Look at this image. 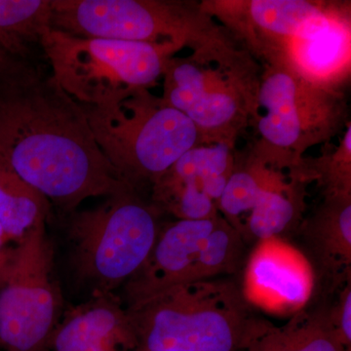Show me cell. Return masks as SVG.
<instances>
[{"mask_svg": "<svg viewBox=\"0 0 351 351\" xmlns=\"http://www.w3.org/2000/svg\"><path fill=\"white\" fill-rule=\"evenodd\" d=\"M258 140L250 154L272 169L299 174L304 154L345 131L343 91L307 82L280 64H265L258 90Z\"/></svg>", "mask_w": 351, "mask_h": 351, "instance_id": "277c9868", "label": "cell"}, {"mask_svg": "<svg viewBox=\"0 0 351 351\" xmlns=\"http://www.w3.org/2000/svg\"><path fill=\"white\" fill-rule=\"evenodd\" d=\"M0 157L64 212L137 189L108 162L84 108L34 69L0 82Z\"/></svg>", "mask_w": 351, "mask_h": 351, "instance_id": "6da1fadb", "label": "cell"}, {"mask_svg": "<svg viewBox=\"0 0 351 351\" xmlns=\"http://www.w3.org/2000/svg\"><path fill=\"white\" fill-rule=\"evenodd\" d=\"M154 204L137 189L108 196L105 202L73 214L68 225L71 265L94 294H108L142 267L160 232Z\"/></svg>", "mask_w": 351, "mask_h": 351, "instance_id": "52a82bcc", "label": "cell"}, {"mask_svg": "<svg viewBox=\"0 0 351 351\" xmlns=\"http://www.w3.org/2000/svg\"><path fill=\"white\" fill-rule=\"evenodd\" d=\"M6 240L5 233H4L3 228H2L1 223H0V251H1L4 242H5Z\"/></svg>", "mask_w": 351, "mask_h": 351, "instance_id": "484cf974", "label": "cell"}, {"mask_svg": "<svg viewBox=\"0 0 351 351\" xmlns=\"http://www.w3.org/2000/svg\"><path fill=\"white\" fill-rule=\"evenodd\" d=\"M245 250L240 233L219 215L196 263L195 282L237 271Z\"/></svg>", "mask_w": 351, "mask_h": 351, "instance_id": "7402d4cb", "label": "cell"}, {"mask_svg": "<svg viewBox=\"0 0 351 351\" xmlns=\"http://www.w3.org/2000/svg\"><path fill=\"white\" fill-rule=\"evenodd\" d=\"M287 182L284 173L260 162L249 152L242 160L235 157L234 169L218 202L219 213L240 233L263 193Z\"/></svg>", "mask_w": 351, "mask_h": 351, "instance_id": "ac0fdd59", "label": "cell"}, {"mask_svg": "<svg viewBox=\"0 0 351 351\" xmlns=\"http://www.w3.org/2000/svg\"><path fill=\"white\" fill-rule=\"evenodd\" d=\"M125 309L134 351H244L255 320L243 292L215 278L166 289Z\"/></svg>", "mask_w": 351, "mask_h": 351, "instance_id": "3957f363", "label": "cell"}, {"mask_svg": "<svg viewBox=\"0 0 351 351\" xmlns=\"http://www.w3.org/2000/svg\"><path fill=\"white\" fill-rule=\"evenodd\" d=\"M338 1L204 0V10L263 64L276 62L284 44L317 24ZM255 59V60H256Z\"/></svg>", "mask_w": 351, "mask_h": 351, "instance_id": "30bf717a", "label": "cell"}, {"mask_svg": "<svg viewBox=\"0 0 351 351\" xmlns=\"http://www.w3.org/2000/svg\"><path fill=\"white\" fill-rule=\"evenodd\" d=\"M49 212V199L0 157V223L6 239H21L36 223L46 221Z\"/></svg>", "mask_w": 351, "mask_h": 351, "instance_id": "ffe728a7", "label": "cell"}, {"mask_svg": "<svg viewBox=\"0 0 351 351\" xmlns=\"http://www.w3.org/2000/svg\"><path fill=\"white\" fill-rule=\"evenodd\" d=\"M99 343L135 350L126 309L112 293L94 294L91 301L66 313L53 334L50 351H83Z\"/></svg>", "mask_w": 351, "mask_h": 351, "instance_id": "9a60e30c", "label": "cell"}, {"mask_svg": "<svg viewBox=\"0 0 351 351\" xmlns=\"http://www.w3.org/2000/svg\"><path fill=\"white\" fill-rule=\"evenodd\" d=\"M162 77L161 99L195 124L201 145L234 147L239 134L257 117L256 60L223 64L193 55L172 57Z\"/></svg>", "mask_w": 351, "mask_h": 351, "instance_id": "ba28073f", "label": "cell"}, {"mask_svg": "<svg viewBox=\"0 0 351 351\" xmlns=\"http://www.w3.org/2000/svg\"><path fill=\"white\" fill-rule=\"evenodd\" d=\"M244 351H351L339 343L327 309L300 311L282 326L254 320Z\"/></svg>", "mask_w": 351, "mask_h": 351, "instance_id": "e0dca14e", "label": "cell"}, {"mask_svg": "<svg viewBox=\"0 0 351 351\" xmlns=\"http://www.w3.org/2000/svg\"><path fill=\"white\" fill-rule=\"evenodd\" d=\"M300 175L304 182L317 180L323 195H351V123L338 147L311 160L304 159Z\"/></svg>", "mask_w": 351, "mask_h": 351, "instance_id": "603a6c76", "label": "cell"}, {"mask_svg": "<svg viewBox=\"0 0 351 351\" xmlns=\"http://www.w3.org/2000/svg\"><path fill=\"white\" fill-rule=\"evenodd\" d=\"M52 77L82 106L101 107L149 89L182 48L114 39L82 38L47 27L40 38Z\"/></svg>", "mask_w": 351, "mask_h": 351, "instance_id": "8992f818", "label": "cell"}, {"mask_svg": "<svg viewBox=\"0 0 351 351\" xmlns=\"http://www.w3.org/2000/svg\"><path fill=\"white\" fill-rule=\"evenodd\" d=\"M302 234L321 271L337 285L350 277L351 195H324L302 225Z\"/></svg>", "mask_w": 351, "mask_h": 351, "instance_id": "2e32d148", "label": "cell"}, {"mask_svg": "<svg viewBox=\"0 0 351 351\" xmlns=\"http://www.w3.org/2000/svg\"><path fill=\"white\" fill-rule=\"evenodd\" d=\"M313 287V270L300 252L277 237L258 242L245 274L247 302L287 313L304 306Z\"/></svg>", "mask_w": 351, "mask_h": 351, "instance_id": "5bb4252c", "label": "cell"}, {"mask_svg": "<svg viewBox=\"0 0 351 351\" xmlns=\"http://www.w3.org/2000/svg\"><path fill=\"white\" fill-rule=\"evenodd\" d=\"M234 147L197 145L186 152L154 184L152 204L178 219L218 216V202L234 169Z\"/></svg>", "mask_w": 351, "mask_h": 351, "instance_id": "8fae6325", "label": "cell"}, {"mask_svg": "<svg viewBox=\"0 0 351 351\" xmlns=\"http://www.w3.org/2000/svg\"><path fill=\"white\" fill-rule=\"evenodd\" d=\"M298 178L277 188L267 189L261 196L242 226L244 241L276 239L301 217L304 209V184Z\"/></svg>", "mask_w": 351, "mask_h": 351, "instance_id": "d6986e66", "label": "cell"}, {"mask_svg": "<svg viewBox=\"0 0 351 351\" xmlns=\"http://www.w3.org/2000/svg\"><path fill=\"white\" fill-rule=\"evenodd\" d=\"M51 0H0V48L25 62L51 27Z\"/></svg>", "mask_w": 351, "mask_h": 351, "instance_id": "44dd1931", "label": "cell"}, {"mask_svg": "<svg viewBox=\"0 0 351 351\" xmlns=\"http://www.w3.org/2000/svg\"><path fill=\"white\" fill-rule=\"evenodd\" d=\"M46 221L29 228L13 248L0 251V348L50 351L62 299Z\"/></svg>", "mask_w": 351, "mask_h": 351, "instance_id": "9c48e42d", "label": "cell"}, {"mask_svg": "<svg viewBox=\"0 0 351 351\" xmlns=\"http://www.w3.org/2000/svg\"><path fill=\"white\" fill-rule=\"evenodd\" d=\"M350 2L339 1L320 22L284 44L274 64L318 86L341 91L350 78Z\"/></svg>", "mask_w": 351, "mask_h": 351, "instance_id": "7c38bea8", "label": "cell"}, {"mask_svg": "<svg viewBox=\"0 0 351 351\" xmlns=\"http://www.w3.org/2000/svg\"><path fill=\"white\" fill-rule=\"evenodd\" d=\"M219 216L206 219H178L161 226L147 261L125 283L127 306L166 289L195 282L201 249Z\"/></svg>", "mask_w": 351, "mask_h": 351, "instance_id": "4fadbf2b", "label": "cell"}, {"mask_svg": "<svg viewBox=\"0 0 351 351\" xmlns=\"http://www.w3.org/2000/svg\"><path fill=\"white\" fill-rule=\"evenodd\" d=\"M338 301L327 309L328 319L339 343L351 350V283L350 278L341 284Z\"/></svg>", "mask_w": 351, "mask_h": 351, "instance_id": "cb8c5ba5", "label": "cell"}, {"mask_svg": "<svg viewBox=\"0 0 351 351\" xmlns=\"http://www.w3.org/2000/svg\"><path fill=\"white\" fill-rule=\"evenodd\" d=\"M82 107L104 156L135 189L152 186L186 152L201 145L195 124L149 89L110 105Z\"/></svg>", "mask_w": 351, "mask_h": 351, "instance_id": "5b68a950", "label": "cell"}, {"mask_svg": "<svg viewBox=\"0 0 351 351\" xmlns=\"http://www.w3.org/2000/svg\"><path fill=\"white\" fill-rule=\"evenodd\" d=\"M32 69L0 48V82L23 75Z\"/></svg>", "mask_w": 351, "mask_h": 351, "instance_id": "d4e9b609", "label": "cell"}, {"mask_svg": "<svg viewBox=\"0 0 351 351\" xmlns=\"http://www.w3.org/2000/svg\"><path fill=\"white\" fill-rule=\"evenodd\" d=\"M51 27L82 38L175 44L219 64L248 52L204 10L186 0H51Z\"/></svg>", "mask_w": 351, "mask_h": 351, "instance_id": "7a4b0ae2", "label": "cell"}]
</instances>
